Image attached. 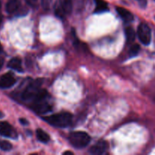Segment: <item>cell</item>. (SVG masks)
<instances>
[{"label": "cell", "mask_w": 155, "mask_h": 155, "mask_svg": "<svg viewBox=\"0 0 155 155\" xmlns=\"http://www.w3.org/2000/svg\"><path fill=\"white\" fill-rule=\"evenodd\" d=\"M44 119L51 126L64 128L70 125L72 120V115L68 112H63L46 117Z\"/></svg>", "instance_id": "6da1fadb"}, {"label": "cell", "mask_w": 155, "mask_h": 155, "mask_svg": "<svg viewBox=\"0 0 155 155\" xmlns=\"http://www.w3.org/2000/svg\"><path fill=\"white\" fill-rule=\"evenodd\" d=\"M90 136L82 131L74 132L69 136V141L71 145L77 148H82L88 145L90 142Z\"/></svg>", "instance_id": "7a4b0ae2"}, {"label": "cell", "mask_w": 155, "mask_h": 155, "mask_svg": "<svg viewBox=\"0 0 155 155\" xmlns=\"http://www.w3.org/2000/svg\"><path fill=\"white\" fill-rule=\"evenodd\" d=\"M41 84H42V80H36L33 81V83H30L27 89L23 92L22 93V98L24 101H29L34 98L35 95L39 90V87H40Z\"/></svg>", "instance_id": "3957f363"}, {"label": "cell", "mask_w": 155, "mask_h": 155, "mask_svg": "<svg viewBox=\"0 0 155 155\" xmlns=\"http://www.w3.org/2000/svg\"><path fill=\"white\" fill-rule=\"evenodd\" d=\"M138 36L142 44L149 45L151 40V31L150 27L145 23L139 24L138 27Z\"/></svg>", "instance_id": "277c9868"}, {"label": "cell", "mask_w": 155, "mask_h": 155, "mask_svg": "<svg viewBox=\"0 0 155 155\" xmlns=\"http://www.w3.org/2000/svg\"><path fill=\"white\" fill-rule=\"evenodd\" d=\"M15 77L10 73L4 74L0 77V88L2 89H8L15 85Z\"/></svg>", "instance_id": "5b68a950"}, {"label": "cell", "mask_w": 155, "mask_h": 155, "mask_svg": "<svg viewBox=\"0 0 155 155\" xmlns=\"http://www.w3.org/2000/svg\"><path fill=\"white\" fill-rule=\"evenodd\" d=\"M0 135L8 138H13L16 136L15 130L7 122H0Z\"/></svg>", "instance_id": "8992f818"}, {"label": "cell", "mask_w": 155, "mask_h": 155, "mask_svg": "<svg viewBox=\"0 0 155 155\" xmlns=\"http://www.w3.org/2000/svg\"><path fill=\"white\" fill-rule=\"evenodd\" d=\"M107 149V143L105 141L101 140L94 145L89 150L90 154L94 155H100L104 154Z\"/></svg>", "instance_id": "52a82bcc"}, {"label": "cell", "mask_w": 155, "mask_h": 155, "mask_svg": "<svg viewBox=\"0 0 155 155\" xmlns=\"http://www.w3.org/2000/svg\"><path fill=\"white\" fill-rule=\"evenodd\" d=\"M117 12L118 13V15L120 16V18L124 20L125 22H131L133 21V15L128 11L127 9L124 8L122 7H117L116 8Z\"/></svg>", "instance_id": "ba28073f"}, {"label": "cell", "mask_w": 155, "mask_h": 155, "mask_svg": "<svg viewBox=\"0 0 155 155\" xmlns=\"http://www.w3.org/2000/svg\"><path fill=\"white\" fill-rule=\"evenodd\" d=\"M21 3L19 0H9L6 4V12L9 14H12L16 12L19 9Z\"/></svg>", "instance_id": "9c48e42d"}, {"label": "cell", "mask_w": 155, "mask_h": 155, "mask_svg": "<svg viewBox=\"0 0 155 155\" xmlns=\"http://www.w3.org/2000/svg\"><path fill=\"white\" fill-rule=\"evenodd\" d=\"M43 101V100H42ZM42 101H36V104H34V109L39 113H45L51 110V106L48 103H45Z\"/></svg>", "instance_id": "30bf717a"}, {"label": "cell", "mask_w": 155, "mask_h": 155, "mask_svg": "<svg viewBox=\"0 0 155 155\" xmlns=\"http://www.w3.org/2000/svg\"><path fill=\"white\" fill-rule=\"evenodd\" d=\"M8 67L11 69L15 70L18 71H22V65H21V60L18 58H13L9 61L8 64Z\"/></svg>", "instance_id": "8fae6325"}, {"label": "cell", "mask_w": 155, "mask_h": 155, "mask_svg": "<svg viewBox=\"0 0 155 155\" xmlns=\"http://www.w3.org/2000/svg\"><path fill=\"white\" fill-rule=\"evenodd\" d=\"M96 1V6L95 8V12L96 13H102L108 10V5L106 2L104 0H95Z\"/></svg>", "instance_id": "7c38bea8"}, {"label": "cell", "mask_w": 155, "mask_h": 155, "mask_svg": "<svg viewBox=\"0 0 155 155\" xmlns=\"http://www.w3.org/2000/svg\"><path fill=\"white\" fill-rule=\"evenodd\" d=\"M125 33L127 43H132L135 40V38H136V33H135L134 30L132 27H127L125 30Z\"/></svg>", "instance_id": "4fadbf2b"}, {"label": "cell", "mask_w": 155, "mask_h": 155, "mask_svg": "<svg viewBox=\"0 0 155 155\" xmlns=\"http://www.w3.org/2000/svg\"><path fill=\"white\" fill-rule=\"evenodd\" d=\"M36 136H37V139L43 143H47L50 140L49 136L45 131L40 129H38L36 130Z\"/></svg>", "instance_id": "5bb4252c"}, {"label": "cell", "mask_w": 155, "mask_h": 155, "mask_svg": "<svg viewBox=\"0 0 155 155\" xmlns=\"http://www.w3.org/2000/svg\"><path fill=\"white\" fill-rule=\"evenodd\" d=\"M60 4L65 14H70L72 11V0H60Z\"/></svg>", "instance_id": "9a60e30c"}, {"label": "cell", "mask_w": 155, "mask_h": 155, "mask_svg": "<svg viewBox=\"0 0 155 155\" xmlns=\"http://www.w3.org/2000/svg\"><path fill=\"white\" fill-rule=\"evenodd\" d=\"M139 51H140V46H139V45L134 44L133 45H132L130 49V51H129L130 56V57H135V56H136L139 54Z\"/></svg>", "instance_id": "2e32d148"}, {"label": "cell", "mask_w": 155, "mask_h": 155, "mask_svg": "<svg viewBox=\"0 0 155 155\" xmlns=\"http://www.w3.org/2000/svg\"><path fill=\"white\" fill-rule=\"evenodd\" d=\"M12 148V145L10 142L7 141H0V149L3 151H10Z\"/></svg>", "instance_id": "e0dca14e"}, {"label": "cell", "mask_w": 155, "mask_h": 155, "mask_svg": "<svg viewBox=\"0 0 155 155\" xmlns=\"http://www.w3.org/2000/svg\"><path fill=\"white\" fill-rule=\"evenodd\" d=\"M55 14L57 15L58 17H60V18H62L64 17V15H66L64 12V11L63 10V8H61V6H58L55 9Z\"/></svg>", "instance_id": "ac0fdd59"}, {"label": "cell", "mask_w": 155, "mask_h": 155, "mask_svg": "<svg viewBox=\"0 0 155 155\" xmlns=\"http://www.w3.org/2000/svg\"><path fill=\"white\" fill-rule=\"evenodd\" d=\"M141 8H145L147 6V0H136Z\"/></svg>", "instance_id": "d6986e66"}, {"label": "cell", "mask_w": 155, "mask_h": 155, "mask_svg": "<svg viewBox=\"0 0 155 155\" xmlns=\"http://www.w3.org/2000/svg\"><path fill=\"white\" fill-rule=\"evenodd\" d=\"M26 2H27L30 5L33 6V7H35V6L37 5L38 4V0H26Z\"/></svg>", "instance_id": "ffe728a7"}, {"label": "cell", "mask_w": 155, "mask_h": 155, "mask_svg": "<svg viewBox=\"0 0 155 155\" xmlns=\"http://www.w3.org/2000/svg\"><path fill=\"white\" fill-rule=\"evenodd\" d=\"M20 122H21V124H23V125H27V124H28V122H27L25 119H23V118H21V119H20Z\"/></svg>", "instance_id": "44dd1931"}, {"label": "cell", "mask_w": 155, "mask_h": 155, "mask_svg": "<svg viewBox=\"0 0 155 155\" xmlns=\"http://www.w3.org/2000/svg\"><path fill=\"white\" fill-rule=\"evenodd\" d=\"M3 64H4V60H3L2 58H0V70H1V68H2Z\"/></svg>", "instance_id": "7402d4cb"}, {"label": "cell", "mask_w": 155, "mask_h": 155, "mask_svg": "<svg viewBox=\"0 0 155 155\" xmlns=\"http://www.w3.org/2000/svg\"><path fill=\"white\" fill-rule=\"evenodd\" d=\"M73 154V152H71V151H65V152H64V154Z\"/></svg>", "instance_id": "603a6c76"}, {"label": "cell", "mask_w": 155, "mask_h": 155, "mask_svg": "<svg viewBox=\"0 0 155 155\" xmlns=\"http://www.w3.org/2000/svg\"><path fill=\"white\" fill-rule=\"evenodd\" d=\"M2 21V16L1 14H0V24H1Z\"/></svg>", "instance_id": "cb8c5ba5"}, {"label": "cell", "mask_w": 155, "mask_h": 155, "mask_svg": "<svg viewBox=\"0 0 155 155\" xmlns=\"http://www.w3.org/2000/svg\"><path fill=\"white\" fill-rule=\"evenodd\" d=\"M3 116H4V115H3V114L2 113L1 111H0V118H2V117H3Z\"/></svg>", "instance_id": "d4e9b609"}, {"label": "cell", "mask_w": 155, "mask_h": 155, "mask_svg": "<svg viewBox=\"0 0 155 155\" xmlns=\"http://www.w3.org/2000/svg\"><path fill=\"white\" fill-rule=\"evenodd\" d=\"M2 47L1 43H0V52H1V51H2Z\"/></svg>", "instance_id": "484cf974"}, {"label": "cell", "mask_w": 155, "mask_h": 155, "mask_svg": "<svg viewBox=\"0 0 155 155\" xmlns=\"http://www.w3.org/2000/svg\"><path fill=\"white\" fill-rule=\"evenodd\" d=\"M0 7H1V5H0Z\"/></svg>", "instance_id": "4316f807"}]
</instances>
